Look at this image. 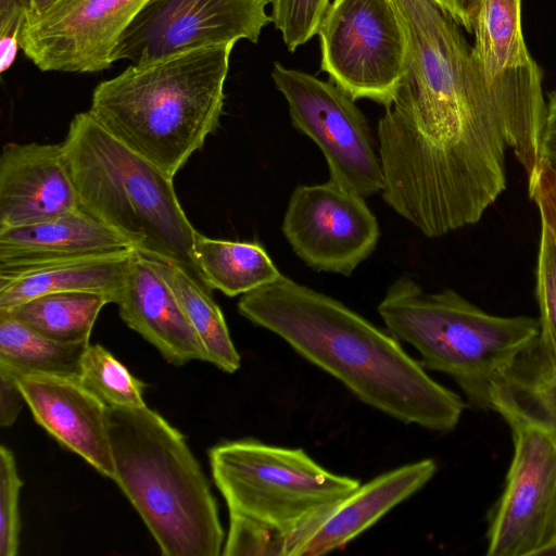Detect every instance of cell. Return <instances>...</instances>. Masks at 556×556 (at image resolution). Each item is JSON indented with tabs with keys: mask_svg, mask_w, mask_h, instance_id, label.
<instances>
[{
	"mask_svg": "<svg viewBox=\"0 0 556 556\" xmlns=\"http://www.w3.org/2000/svg\"><path fill=\"white\" fill-rule=\"evenodd\" d=\"M270 0H147L121 34L113 62L144 65L240 39L257 43Z\"/></svg>",
	"mask_w": 556,
	"mask_h": 556,
	"instance_id": "cell-10",
	"label": "cell"
},
{
	"mask_svg": "<svg viewBox=\"0 0 556 556\" xmlns=\"http://www.w3.org/2000/svg\"><path fill=\"white\" fill-rule=\"evenodd\" d=\"M26 403L16 376L0 366V426L11 427Z\"/></svg>",
	"mask_w": 556,
	"mask_h": 556,
	"instance_id": "cell-32",
	"label": "cell"
},
{
	"mask_svg": "<svg viewBox=\"0 0 556 556\" xmlns=\"http://www.w3.org/2000/svg\"><path fill=\"white\" fill-rule=\"evenodd\" d=\"M192 252L201 281L228 296L243 295L282 276L257 242L212 239L195 231Z\"/></svg>",
	"mask_w": 556,
	"mask_h": 556,
	"instance_id": "cell-21",
	"label": "cell"
},
{
	"mask_svg": "<svg viewBox=\"0 0 556 556\" xmlns=\"http://www.w3.org/2000/svg\"><path fill=\"white\" fill-rule=\"evenodd\" d=\"M108 303L110 300L99 293L54 292L0 313L56 341L89 342L98 315Z\"/></svg>",
	"mask_w": 556,
	"mask_h": 556,
	"instance_id": "cell-23",
	"label": "cell"
},
{
	"mask_svg": "<svg viewBox=\"0 0 556 556\" xmlns=\"http://www.w3.org/2000/svg\"><path fill=\"white\" fill-rule=\"evenodd\" d=\"M317 34L320 67L333 84L354 101L393 102L408 58L395 0H333Z\"/></svg>",
	"mask_w": 556,
	"mask_h": 556,
	"instance_id": "cell-8",
	"label": "cell"
},
{
	"mask_svg": "<svg viewBox=\"0 0 556 556\" xmlns=\"http://www.w3.org/2000/svg\"><path fill=\"white\" fill-rule=\"evenodd\" d=\"M132 249L0 269V312L54 292L99 293L116 304Z\"/></svg>",
	"mask_w": 556,
	"mask_h": 556,
	"instance_id": "cell-19",
	"label": "cell"
},
{
	"mask_svg": "<svg viewBox=\"0 0 556 556\" xmlns=\"http://www.w3.org/2000/svg\"><path fill=\"white\" fill-rule=\"evenodd\" d=\"M80 208L62 143L4 144L0 156V230Z\"/></svg>",
	"mask_w": 556,
	"mask_h": 556,
	"instance_id": "cell-16",
	"label": "cell"
},
{
	"mask_svg": "<svg viewBox=\"0 0 556 556\" xmlns=\"http://www.w3.org/2000/svg\"><path fill=\"white\" fill-rule=\"evenodd\" d=\"M407 68L378 123L384 202L407 218L458 222L506 188L507 144L493 86L459 24L434 0H395Z\"/></svg>",
	"mask_w": 556,
	"mask_h": 556,
	"instance_id": "cell-1",
	"label": "cell"
},
{
	"mask_svg": "<svg viewBox=\"0 0 556 556\" xmlns=\"http://www.w3.org/2000/svg\"><path fill=\"white\" fill-rule=\"evenodd\" d=\"M118 312L124 323L173 365L205 361V349L169 286L147 255L132 249Z\"/></svg>",
	"mask_w": 556,
	"mask_h": 556,
	"instance_id": "cell-17",
	"label": "cell"
},
{
	"mask_svg": "<svg viewBox=\"0 0 556 556\" xmlns=\"http://www.w3.org/2000/svg\"><path fill=\"white\" fill-rule=\"evenodd\" d=\"M144 255L178 300L205 349L207 362L225 372L237 371L241 365L240 354L211 289L180 264L159 256Z\"/></svg>",
	"mask_w": 556,
	"mask_h": 556,
	"instance_id": "cell-22",
	"label": "cell"
},
{
	"mask_svg": "<svg viewBox=\"0 0 556 556\" xmlns=\"http://www.w3.org/2000/svg\"><path fill=\"white\" fill-rule=\"evenodd\" d=\"M23 486L12 451L0 447V556H15L20 545L18 497Z\"/></svg>",
	"mask_w": 556,
	"mask_h": 556,
	"instance_id": "cell-29",
	"label": "cell"
},
{
	"mask_svg": "<svg viewBox=\"0 0 556 556\" xmlns=\"http://www.w3.org/2000/svg\"><path fill=\"white\" fill-rule=\"evenodd\" d=\"M238 311L334 377L359 401L403 424L448 432L468 406L435 381L392 333L285 276L243 294Z\"/></svg>",
	"mask_w": 556,
	"mask_h": 556,
	"instance_id": "cell-2",
	"label": "cell"
},
{
	"mask_svg": "<svg viewBox=\"0 0 556 556\" xmlns=\"http://www.w3.org/2000/svg\"><path fill=\"white\" fill-rule=\"evenodd\" d=\"M555 540H556V539H555ZM555 540H554V541H555Z\"/></svg>",
	"mask_w": 556,
	"mask_h": 556,
	"instance_id": "cell-37",
	"label": "cell"
},
{
	"mask_svg": "<svg viewBox=\"0 0 556 556\" xmlns=\"http://www.w3.org/2000/svg\"><path fill=\"white\" fill-rule=\"evenodd\" d=\"M282 232L307 266L344 276L370 256L380 237L364 198L331 180L294 189Z\"/></svg>",
	"mask_w": 556,
	"mask_h": 556,
	"instance_id": "cell-12",
	"label": "cell"
},
{
	"mask_svg": "<svg viewBox=\"0 0 556 556\" xmlns=\"http://www.w3.org/2000/svg\"><path fill=\"white\" fill-rule=\"evenodd\" d=\"M114 482L165 556H218L225 533L210 483L185 437L159 413L110 407Z\"/></svg>",
	"mask_w": 556,
	"mask_h": 556,
	"instance_id": "cell-4",
	"label": "cell"
},
{
	"mask_svg": "<svg viewBox=\"0 0 556 556\" xmlns=\"http://www.w3.org/2000/svg\"><path fill=\"white\" fill-rule=\"evenodd\" d=\"M26 20L23 0H0V72H7L15 61L21 31Z\"/></svg>",
	"mask_w": 556,
	"mask_h": 556,
	"instance_id": "cell-30",
	"label": "cell"
},
{
	"mask_svg": "<svg viewBox=\"0 0 556 556\" xmlns=\"http://www.w3.org/2000/svg\"><path fill=\"white\" fill-rule=\"evenodd\" d=\"M491 407L507 424L536 427L556 437V356L540 333L500 375Z\"/></svg>",
	"mask_w": 556,
	"mask_h": 556,
	"instance_id": "cell-20",
	"label": "cell"
},
{
	"mask_svg": "<svg viewBox=\"0 0 556 556\" xmlns=\"http://www.w3.org/2000/svg\"><path fill=\"white\" fill-rule=\"evenodd\" d=\"M438 469L426 458L384 472L308 518L283 556H319L344 547L392 508L422 489Z\"/></svg>",
	"mask_w": 556,
	"mask_h": 556,
	"instance_id": "cell-15",
	"label": "cell"
},
{
	"mask_svg": "<svg viewBox=\"0 0 556 556\" xmlns=\"http://www.w3.org/2000/svg\"><path fill=\"white\" fill-rule=\"evenodd\" d=\"M521 0H482L471 52L483 73L494 76L531 62L521 28Z\"/></svg>",
	"mask_w": 556,
	"mask_h": 556,
	"instance_id": "cell-25",
	"label": "cell"
},
{
	"mask_svg": "<svg viewBox=\"0 0 556 556\" xmlns=\"http://www.w3.org/2000/svg\"><path fill=\"white\" fill-rule=\"evenodd\" d=\"M535 296L540 309V338L556 356V243L544 224H541Z\"/></svg>",
	"mask_w": 556,
	"mask_h": 556,
	"instance_id": "cell-27",
	"label": "cell"
},
{
	"mask_svg": "<svg viewBox=\"0 0 556 556\" xmlns=\"http://www.w3.org/2000/svg\"><path fill=\"white\" fill-rule=\"evenodd\" d=\"M26 5V17L41 13L54 0H23Z\"/></svg>",
	"mask_w": 556,
	"mask_h": 556,
	"instance_id": "cell-35",
	"label": "cell"
},
{
	"mask_svg": "<svg viewBox=\"0 0 556 556\" xmlns=\"http://www.w3.org/2000/svg\"><path fill=\"white\" fill-rule=\"evenodd\" d=\"M514 454L489 513V556L540 553L556 539V437L511 422Z\"/></svg>",
	"mask_w": 556,
	"mask_h": 556,
	"instance_id": "cell-11",
	"label": "cell"
},
{
	"mask_svg": "<svg viewBox=\"0 0 556 556\" xmlns=\"http://www.w3.org/2000/svg\"><path fill=\"white\" fill-rule=\"evenodd\" d=\"M16 376L34 419L60 444L114 480L110 406L79 375L24 372Z\"/></svg>",
	"mask_w": 556,
	"mask_h": 556,
	"instance_id": "cell-14",
	"label": "cell"
},
{
	"mask_svg": "<svg viewBox=\"0 0 556 556\" xmlns=\"http://www.w3.org/2000/svg\"><path fill=\"white\" fill-rule=\"evenodd\" d=\"M88 345L53 340L0 313V366L14 375H80L81 356Z\"/></svg>",
	"mask_w": 556,
	"mask_h": 556,
	"instance_id": "cell-24",
	"label": "cell"
},
{
	"mask_svg": "<svg viewBox=\"0 0 556 556\" xmlns=\"http://www.w3.org/2000/svg\"><path fill=\"white\" fill-rule=\"evenodd\" d=\"M292 124L323 152L330 180L363 198L383 188V173L369 125L354 100L336 84L274 64Z\"/></svg>",
	"mask_w": 556,
	"mask_h": 556,
	"instance_id": "cell-9",
	"label": "cell"
},
{
	"mask_svg": "<svg viewBox=\"0 0 556 556\" xmlns=\"http://www.w3.org/2000/svg\"><path fill=\"white\" fill-rule=\"evenodd\" d=\"M62 148L84 212L135 249L176 262L201 281L192 252L197 230L173 178L115 139L88 111L73 117Z\"/></svg>",
	"mask_w": 556,
	"mask_h": 556,
	"instance_id": "cell-5",
	"label": "cell"
},
{
	"mask_svg": "<svg viewBox=\"0 0 556 556\" xmlns=\"http://www.w3.org/2000/svg\"><path fill=\"white\" fill-rule=\"evenodd\" d=\"M132 243L81 208L0 230V269L121 252Z\"/></svg>",
	"mask_w": 556,
	"mask_h": 556,
	"instance_id": "cell-18",
	"label": "cell"
},
{
	"mask_svg": "<svg viewBox=\"0 0 556 556\" xmlns=\"http://www.w3.org/2000/svg\"><path fill=\"white\" fill-rule=\"evenodd\" d=\"M528 189L539 208L541 224L547 227L556 243V173L543 160Z\"/></svg>",
	"mask_w": 556,
	"mask_h": 556,
	"instance_id": "cell-31",
	"label": "cell"
},
{
	"mask_svg": "<svg viewBox=\"0 0 556 556\" xmlns=\"http://www.w3.org/2000/svg\"><path fill=\"white\" fill-rule=\"evenodd\" d=\"M540 555H556V540L547 545Z\"/></svg>",
	"mask_w": 556,
	"mask_h": 556,
	"instance_id": "cell-36",
	"label": "cell"
},
{
	"mask_svg": "<svg viewBox=\"0 0 556 556\" xmlns=\"http://www.w3.org/2000/svg\"><path fill=\"white\" fill-rule=\"evenodd\" d=\"M378 313L390 333L417 351L427 370L454 380L479 410H492L500 375L540 333L536 318L492 315L453 290L427 293L409 277L389 287Z\"/></svg>",
	"mask_w": 556,
	"mask_h": 556,
	"instance_id": "cell-7",
	"label": "cell"
},
{
	"mask_svg": "<svg viewBox=\"0 0 556 556\" xmlns=\"http://www.w3.org/2000/svg\"><path fill=\"white\" fill-rule=\"evenodd\" d=\"M541 160L556 173V91L549 94L540 144Z\"/></svg>",
	"mask_w": 556,
	"mask_h": 556,
	"instance_id": "cell-33",
	"label": "cell"
},
{
	"mask_svg": "<svg viewBox=\"0 0 556 556\" xmlns=\"http://www.w3.org/2000/svg\"><path fill=\"white\" fill-rule=\"evenodd\" d=\"M83 383L110 407L141 408L146 384L100 344H89L80 361Z\"/></svg>",
	"mask_w": 556,
	"mask_h": 556,
	"instance_id": "cell-26",
	"label": "cell"
},
{
	"mask_svg": "<svg viewBox=\"0 0 556 556\" xmlns=\"http://www.w3.org/2000/svg\"><path fill=\"white\" fill-rule=\"evenodd\" d=\"M459 25L473 31L476 18L482 0H434Z\"/></svg>",
	"mask_w": 556,
	"mask_h": 556,
	"instance_id": "cell-34",
	"label": "cell"
},
{
	"mask_svg": "<svg viewBox=\"0 0 556 556\" xmlns=\"http://www.w3.org/2000/svg\"><path fill=\"white\" fill-rule=\"evenodd\" d=\"M271 22L290 52L318 33L329 0H271Z\"/></svg>",
	"mask_w": 556,
	"mask_h": 556,
	"instance_id": "cell-28",
	"label": "cell"
},
{
	"mask_svg": "<svg viewBox=\"0 0 556 556\" xmlns=\"http://www.w3.org/2000/svg\"><path fill=\"white\" fill-rule=\"evenodd\" d=\"M147 0H54L26 17L20 45L42 72L93 73L114 63L121 34Z\"/></svg>",
	"mask_w": 556,
	"mask_h": 556,
	"instance_id": "cell-13",
	"label": "cell"
},
{
	"mask_svg": "<svg viewBox=\"0 0 556 556\" xmlns=\"http://www.w3.org/2000/svg\"><path fill=\"white\" fill-rule=\"evenodd\" d=\"M208 457L229 510L225 556H283L308 518L361 484L329 471L302 448L251 439L217 444Z\"/></svg>",
	"mask_w": 556,
	"mask_h": 556,
	"instance_id": "cell-6",
	"label": "cell"
},
{
	"mask_svg": "<svg viewBox=\"0 0 556 556\" xmlns=\"http://www.w3.org/2000/svg\"><path fill=\"white\" fill-rule=\"evenodd\" d=\"M233 46L130 64L97 85L88 112L115 139L174 179L219 126Z\"/></svg>",
	"mask_w": 556,
	"mask_h": 556,
	"instance_id": "cell-3",
	"label": "cell"
}]
</instances>
